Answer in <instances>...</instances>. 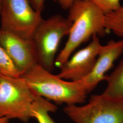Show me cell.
Here are the masks:
<instances>
[{
	"label": "cell",
	"instance_id": "6da1fadb",
	"mask_svg": "<svg viewBox=\"0 0 123 123\" xmlns=\"http://www.w3.org/2000/svg\"><path fill=\"white\" fill-rule=\"evenodd\" d=\"M69 10L68 19L72 22L65 46L56 57L55 65L60 67L80 45L94 35L104 36L105 13L87 0H75Z\"/></svg>",
	"mask_w": 123,
	"mask_h": 123
},
{
	"label": "cell",
	"instance_id": "7a4b0ae2",
	"mask_svg": "<svg viewBox=\"0 0 123 123\" xmlns=\"http://www.w3.org/2000/svg\"><path fill=\"white\" fill-rule=\"evenodd\" d=\"M33 91L40 97L66 105L84 103L88 92L81 82L68 81L36 64L21 76Z\"/></svg>",
	"mask_w": 123,
	"mask_h": 123
},
{
	"label": "cell",
	"instance_id": "3957f363",
	"mask_svg": "<svg viewBox=\"0 0 123 123\" xmlns=\"http://www.w3.org/2000/svg\"><path fill=\"white\" fill-rule=\"evenodd\" d=\"M38 96L21 76L0 75V117L27 123Z\"/></svg>",
	"mask_w": 123,
	"mask_h": 123
},
{
	"label": "cell",
	"instance_id": "277c9868",
	"mask_svg": "<svg viewBox=\"0 0 123 123\" xmlns=\"http://www.w3.org/2000/svg\"><path fill=\"white\" fill-rule=\"evenodd\" d=\"M72 22L61 15H55L46 20L42 18L31 38L37 64L52 73L56 54L62 38L68 35Z\"/></svg>",
	"mask_w": 123,
	"mask_h": 123
},
{
	"label": "cell",
	"instance_id": "5b68a950",
	"mask_svg": "<svg viewBox=\"0 0 123 123\" xmlns=\"http://www.w3.org/2000/svg\"><path fill=\"white\" fill-rule=\"evenodd\" d=\"M65 114L75 123H123V99L91 96L83 105H66Z\"/></svg>",
	"mask_w": 123,
	"mask_h": 123
},
{
	"label": "cell",
	"instance_id": "8992f818",
	"mask_svg": "<svg viewBox=\"0 0 123 123\" xmlns=\"http://www.w3.org/2000/svg\"><path fill=\"white\" fill-rule=\"evenodd\" d=\"M0 15L1 29L27 39H31L42 19L30 0H4Z\"/></svg>",
	"mask_w": 123,
	"mask_h": 123
},
{
	"label": "cell",
	"instance_id": "52a82bcc",
	"mask_svg": "<svg viewBox=\"0 0 123 123\" xmlns=\"http://www.w3.org/2000/svg\"><path fill=\"white\" fill-rule=\"evenodd\" d=\"M102 46L98 36H93L87 46L72 55L59 67L57 76L62 79L72 81L84 79L92 70Z\"/></svg>",
	"mask_w": 123,
	"mask_h": 123
},
{
	"label": "cell",
	"instance_id": "ba28073f",
	"mask_svg": "<svg viewBox=\"0 0 123 123\" xmlns=\"http://www.w3.org/2000/svg\"><path fill=\"white\" fill-rule=\"evenodd\" d=\"M0 45L13 62L21 76L37 64L31 39L23 38L0 28Z\"/></svg>",
	"mask_w": 123,
	"mask_h": 123
},
{
	"label": "cell",
	"instance_id": "9c48e42d",
	"mask_svg": "<svg viewBox=\"0 0 123 123\" xmlns=\"http://www.w3.org/2000/svg\"><path fill=\"white\" fill-rule=\"evenodd\" d=\"M123 53V39L112 40L105 45H102L91 72L80 80L87 92H90L101 82L106 80V74Z\"/></svg>",
	"mask_w": 123,
	"mask_h": 123
},
{
	"label": "cell",
	"instance_id": "30bf717a",
	"mask_svg": "<svg viewBox=\"0 0 123 123\" xmlns=\"http://www.w3.org/2000/svg\"><path fill=\"white\" fill-rule=\"evenodd\" d=\"M107 86L102 93L106 97L123 99V59L106 79Z\"/></svg>",
	"mask_w": 123,
	"mask_h": 123
},
{
	"label": "cell",
	"instance_id": "8fae6325",
	"mask_svg": "<svg viewBox=\"0 0 123 123\" xmlns=\"http://www.w3.org/2000/svg\"><path fill=\"white\" fill-rule=\"evenodd\" d=\"M57 110L56 105L39 96L32 108V118L36 119L38 123H56L49 113L55 112Z\"/></svg>",
	"mask_w": 123,
	"mask_h": 123
},
{
	"label": "cell",
	"instance_id": "7c38bea8",
	"mask_svg": "<svg viewBox=\"0 0 123 123\" xmlns=\"http://www.w3.org/2000/svg\"><path fill=\"white\" fill-rule=\"evenodd\" d=\"M105 26L107 31H112L123 39V4L119 8L105 14Z\"/></svg>",
	"mask_w": 123,
	"mask_h": 123
},
{
	"label": "cell",
	"instance_id": "4fadbf2b",
	"mask_svg": "<svg viewBox=\"0 0 123 123\" xmlns=\"http://www.w3.org/2000/svg\"><path fill=\"white\" fill-rule=\"evenodd\" d=\"M0 75L12 77L21 76L19 72L4 49L0 45Z\"/></svg>",
	"mask_w": 123,
	"mask_h": 123
},
{
	"label": "cell",
	"instance_id": "5bb4252c",
	"mask_svg": "<svg viewBox=\"0 0 123 123\" xmlns=\"http://www.w3.org/2000/svg\"><path fill=\"white\" fill-rule=\"evenodd\" d=\"M95 5L105 14L118 9L121 5V0H87Z\"/></svg>",
	"mask_w": 123,
	"mask_h": 123
},
{
	"label": "cell",
	"instance_id": "9a60e30c",
	"mask_svg": "<svg viewBox=\"0 0 123 123\" xmlns=\"http://www.w3.org/2000/svg\"><path fill=\"white\" fill-rule=\"evenodd\" d=\"M31 5L37 12L42 13L44 8L45 0H30Z\"/></svg>",
	"mask_w": 123,
	"mask_h": 123
},
{
	"label": "cell",
	"instance_id": "2e32d148",
	"mask_svg": "<svg viewBox=\"0 0 123 123\" xmlns=\"http://www.w3.org/2000/svg\"><path fill=\"white\" fill-rule=\"evenodd\" d=\"M75 0H54L57 2L62 8L64 9H69Z\"/></svg>",
	"mask_w": 123,
	"mask_h": 123
},
{
	"label": "cell",
	"instance_id": "e0dca14e",
	"mask_svg": "<svg viewBox=\"0 0 123 123\" xmlns=\"http://www.w3.org/2000/svg\"><path fill=\"white\" fill-rule=\"evenodd\" d=\"M0 123H9V120L0 117Z\"/></svg>",
	"mask_w": 123,
	"mask_h": 123
},
{
	"label": "cell",
	"instance_id": "ac0fdd59",
	"mask_svg": "<svg viewBox=\"0 0 123 123\" xmlns=\"http://www.w3.org/2000/svg\"><path fill=\"white\" fill-rule=\"evenodd\" d=\"M3 1H4V0H0V9H1V7Z\"/></svg>",
	"mask_w": 123,
	"mask_h": 123
}]
</instances>
